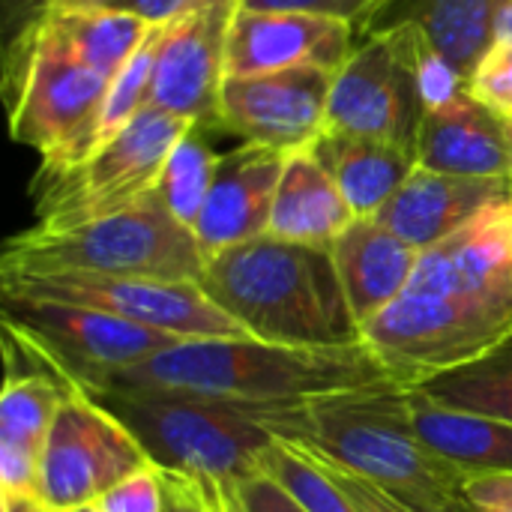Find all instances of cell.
Wrapping results in <instances>:
<instances>
[{
	"mask_svg": "<svg viewBox=\"0 0 512 512\" xmlns=\"http://www.w3.org/2000/svg\"><path fill=\"white\" fill-rule=\"evenodd\" d=\"M384 384L399 381L366 342L282 345L252 336H228L177 342L147 363L120 372L102 390L138 387L255 405H306Z\"/></svg>",
	"mask_w": 512,
	"mask_h": 512,
	"instance_id": "1",
	"label": "cell"
},
{
	"mask_svg": "<svg viewBox=\"0 0 512 512\" xmlns=\"http://www.w3.org/2000/svg\"><path fill=\"white\" fill-rule=\"evenodd\" d=\"M198 285L252 339L282 345L363 342L330 249L264 234L210 258Z\"/></svg>",
	"mask_w": 512,
	"mask_h": 512,
	"instance_id": "2",
	"label": "cell"
},
{
	"mask_svg": "<svg viewBox=\"0 0 512 512\" xmlns=\"http://www.w3.org/2000/svg\"><path fill=\"white\" fill-rule=\"evenodd\" d=\"M99 399L141 441L156 468L237 483L258 474L261 453L279 438L309 435L306 405H255L171 390L114 387Z\"/></svg>",
	"mask_w": 512,
	"mask_h": 512,
	"instance_id": "3",
	"label": "cell"
},
{
	"mask_svg": "<svg viewBox=\"0 0 512 512\" xmlns=\"http://www.w3.org/2000/svg\"><path fill=\"white\" fill-rule=\"evenodd\" d=\"M312 447L348 465L414 512H474L471 474L438 456L414 429L405 384L306 405Z\"/></svg>",
	"mask_w": 512,
	"mask_h": 512,
	"instance_id": "4",
	"label": "cell"
},
{
	"mask_svg": "<svg viewBox=\"0 0 512 512\" xmlns=\"http://www.w3.org/2000/svg\"><path fill=\"white\" fill-rule=\"evenodd\" d=\"M207 255L153 189L138 204L69 228L30 225L6 240L0 273H81L201 282Z\"/></svg>",
	"mask_w": 512,
	"mask_h": 512,
	"instance_id": "5",
	"label": "cell"
},
{
	"mask_svg": "<svg viewBox=\"0 0 512 512\" xmlns=\"http://www.w3.org/2000/svg\"><path fill=\"white\" fill-rule=\"evenodd\" d=\"M111 78L96 72L45 18L3 42L9 132L51 168L66 159L99 111Z\"/></svg>",
	"mask_w": 512,
	"mask_h": 512,
	"instance_id": "6",
	"label": "cell"
},
{
	"mask_svg": "<svg viewBox=\"0 0 512 512\" xmlns=\"http://www.w3.org/2000/svg\"><path fill=\"white\" fill-rule=\"evenodd\" d=\"M510 336L512 288L480 294L405 291L363 327V342L405 387L468 366Z\"/></svg>",
	"mask_w": 512,
	"mask_h": 512,
	"instance_id": "7",
	"label": "cell"
},
{
	"mask_svg": "<svg viewBox=\"0 0 512 512\" xmlns=\"http://www.w3.org/2000/svg\"><path fill=\"white\" fill-rule=\"evenodd\" d=\"M195 123L147 105L114 141L66 171H36L30 180L33 225L69 228L120 213L147 198L159 174Z\"/></svg>",
	"mask_w": 512,
	"mask_h": 512,
	"instance_id": "8",
	"label": "cell"
},
{
	"mask_svg": "<svg viewBox=\"0 0 512 512\" xmlns=\"http://www.w3.org/2000/svg\"><path fill=\"white\" fill-rule=\"evenodd\" d=\"M3 327L15 330L54 372L87 393L102 390L111 378L147 363L159 351L186 342L99 309L54 300L3 297Z\"/></svg>",
	"mask_w": 512,
	"mask_h": 512,
	"instance_id": "9",
	"label": "cell"
},
{
	"mask_svg": "<svg viewBox=\"0 0 512 512\" xmlns=\"http://www.w3.org/2000/svg\"><path fill=\"white\" fill-rule=\"evenodd\" d=\"M0 291L12 300H54L87 306L123 321L171 333L177 339H228L249 336L222 312L198 282L117 279L81 273H0Z\"/></svg>",
	"mask_w": 512,
	"mask_h": 512,
	"instance_id": "10",
	"label": "cell"
},
{
	"mask_svg": "<svg viewBox=\"0 0 512 512\" xmlns=\"http://www.w3.org/2000/svg\"><path fill=\"white\" fill-rule=\"evenodd\" d=\"M150 465L129 426L87 390L69 384L42 453L39 501L51 512L90 510L117 483Z\"/></svg>",
	"mask_w": 512,
	"mask_h": 512,
	"instance_id": "11",
	"label": "cell"
},
{
	"mask_svg": "<svg viewBox=\"0 0 512 512\" xmlns=\"http://www.w3.org/2000/svg\"><path fill=\"white\" fill-rule=\"evenodd\" d=\"M426 99L405 30L357 42L333 78L327 129L369 135L417 153Z\"/></svg>",
	"mask_w": 512,
	"mask_h": 512,
	"instance_id": "12",
	"label": "cell"
},
{
	"mask_svg": "<svg viewBox=\"0 0 512 512\" xmlns=\"http://www.w3.org/2000/svg\"><path fill=\"white\" fill-rule=\"evenodd\" d=\"M240 0H207L165 24L153 66L150 105L195 126L222 129V87L228 78V36Z\"/></svg>",
	"mask_w": 512,
	"mask_h": 512,
	"instance_id": "13",
	"label": "cell"
},
{
	"mask_svg": "<svg viewBox=\"0 0 512 512\" xmlns=\"http://www.w3.org/2000/svg\"><path fill=\"white\" fill-rule=\"evenodd\" d=\"M333 78L336 72L324 69L228 75L222 87V129L285 156L312 150L327 132Z\"/></svg>",
	"mask_w": 512,
	"mask_h": 512,
	"instance_id": "14",
	"label": "cell"
},
{
	"mask_svg": "<svg viewBox=\"0 0 512 512\" xmlns=\"http://www.w3.org/2000/svg\"><path fill=\"white\" fill-rule=\"evenodd\" d=\"M357 48L354 24L297 9L240 6L228 36V75H270L288 69L339 72Z\"/></svg>",
	"mask_w": 512,
	"mask_h": 512,
	"instance_id": "15",
	"label": "cell"
},
{
	"mask_svg": "<svg viewBox=\"0 0 512 512\" xmlns=\"http://www.w3.org/2000/svg\"><path fill=\"white\" fill-rule=\"evenodd\" d=\"M3 330L6 345L21 354V366L6 360V384L0 396V492L39 498L42 453L69 393V381L15 330Z\"/></svg>",
	"mask_w": 512,
	"mask_h": 512,
	"instance_id": "16",
	"label": "cell"
},
{
	"mask_svg": "<svg viewBox=\"0 0 512 512\" xmlns=\"http://www.w3.org/2000/svg\"><path fill=\"white\" fill-rule=\"evenodd\" d=\"M285 159V153L249 141L219 156L213 186L192 225L207 261L267 234Z\"/></svg>",
	"mask_w": 512,
	"mask_h": 512,
	"instance_id": "17",
	"label": "cell"
},
{
	"mask_svg": "<svg viewBox=\"0 0 512 512\" xmlns=\"http://www.w3.org/2000/svg\"><path fill=\"white\" fill-rule=\"evenodd\" d=\"M512 288V198L486 207L456 234L420 255L405 291L480 294Z\"/></svg>",
	"mask_w": 512,
	"mask_h": 512,
	"instance_id": "18",
	"label": "cell"
},
{
	"mask_svg": "<svg viewBox=\"0 0 512 512\" xmlns=\"http://www.w3.org/2000/svg\"><path fill=\"white\" fill-rule=\"evenodd\" d=\"M512 180L501 177H456L420 168L378 210V222L426 252L480 216L486 207L510 201Z\"/></svg>",
	"mask_w": 512,
	"mask_h": 512,
	"instance_id": "19",
	"label": "cell"
},
{
	"mask_svg": "<svg viewBox=\"0 0 512 512\" xmlns=\"http://www.w3.org/2000/svg\"><path fill=\"white\" fill-rule=\"evenodd\" d=\"M417 162L456 177L512 180V117L486 108L465 90L453 102L426 111Z\"/></svg>",
	"mask_w": 512,
	"mask_h": 512,
	"instance_id": "20",
	"label": "cell"
},
{
	"mask_svg": "<svg viewBox=\"0 0 512 512\" xmlns=\"http://www.w3.org/2000/svg\"><path fill=\"white\" fill-rule=\"evenodd\" d=\"M330 252L360 330L405 294L423 255L375 216L354 219Z\"/></svg>",
	"mask_w": 512,
	"mask_h": 512,
	"instance_id": "21",
	"label": "cell"
},
{
	"mask_svg": "<svg viewBox=\"0 0 512 512\" xmlns=\"http://www.w3.org/2000/svg\"><path fill=\"white\" fill-rule=\"evenodd\" d=\"M495 18L498 0H387L360 30L357 42L411 27L468 81L495 45Z\"/></svg>",
	"mask_w": 512,
	"mask_h": 512,
	"instance_id": "22",
	"label": "cell"
},
{
	"mask_svg": "<svg viewBox=\"0 0 512 512\" xmlns=\"http://www.w3.org/2000/svg\"><path fill=\"white\" fill-rule=\"evenodd\" d=\"M354 219L357 213L348 198L312 150H300L285 159L267 228L270 237L330 249Z\"/></svg>",
	"mask_w": 512,
	"mask_h": 512,
	"instance_id": "23",
	"label": "cell"
},
{
	"mask_svg": "<svg viewBox=\"0 0 512 512\" xmlns=\"http://www.w3.org/2000/svg\"><path fill=\"white\" fill-rule=\"evenodd\" d=\"M312 153L336 180L357 219L378 216L420 165L411 147L339 129H327L312 144Z\"/></svg>",
	"mask_w": 512,
	"mask_h": 512,
	"instance_id": "24",
	"label": "cell"
},
{
	"mask_svg": "<svg viewBox=\"0 0 512 512\" xmlns=\"http://www.w3.org/2000/svg\"><path fill=\"white\" fill-rule=\"evenodd\" d=\"M408 408L420 438L468 474H512V420L447 408L408 387Z\"/></svg>",
	"mask_w": 512,
	"mask_h": 512,
	"instance_id": "25",
	"label": "cell"
},
{
	"mask_svg": "<svg viewBox=\"0 0 512 512\" xmlns=\"http://www.w3.org/2000/svg\"><path fill=\"white\" fill-rule=\"evenodd\" d=\"M96 72L114 78L141 48L150 27L147 21L99 6V9H57L42 15ZM39 21V18H36Z\"/></svg>",
	"mask_w": 512,
	"mask_h": 512,
	"instance_id": "26",
	"label": "cell"
},
{
	"mask_svg": "<svg viewBox=\"0 0 512 512\" xmlns=\"http://www.w3.org/2000/svg\"><path fill=\"white\" fill-rule=\"evenodd\" d=\"M411 390H420L447 408L512 420V336L480 360L426 378Z\"/></svg>",
	"mask_w": 512,
	"mask_h": 512,
	"instance_id": "27",
	"label": "cell"
},
{
	"mask_svg": "<svg viewBox=\"0 0 512 512\" xmlns=\"http://www.w3.org/2000/svg\"><path fill=\"white\" fill-rule=\"evenodd\" d=\"M258 471L273 477L306 512H357L303 441L279 438L261 453Z\"/></svg>",
	"mask_w": 512,
	"mask_h": 512,
	"instance_id": "28",
	"label": "cell"
},
{
	"mask_svg": "<svg viewBox=\"0 0 512 512\" xmlns=\"http://www.w3.org/2000/svg\"><path fill=\"white\" fill-rule=\"evenodd\" d=\"M216 165H219V156L213 153V147L207 144V135L201 126H192L180 144L171 150L162 174H159V183H156V192L159 198L165 201V207L186 225L192 228L204 201H207V192L213 186V177H216Z\"/></svg>",
	"mask_w": 512,
	"mask_h": 512,
	"instance_id": "29",
	"label": "cell"
},
{
	"mask_svg": "<svg viewBox=\"0 0 512 512\" xmlns=\"http://www.w3.org/2000/svg\"><path fill=\"white\" fill-rule=\"evenodd\" d=\"M468 93L486 108L512 117V39H495L468 78Z\"/></svg>",
	"mask_w": 512,
	"mask_h": 512,
	"instance_id": "30",
	"label": "cell"
},
{
	"mask_svg": "<svg viewBox=\"0 0 512 512\" xmlns=\"http://www.w3.org/2000/svg\"><path fill=\"white\" fill-rule=\"evenodd\" d=\"M303 444L312 450V456L318 459V465L333 477V483L348 495V501L354 504L357 512H414L408 510L402 501H396L393 495H387L384 489H378L375 483H369L366 477H360L357 471H351L348 465H342V462L330 459L327 453H321L318 447H312L309 441H303Z\"/></svg>",
	"mask_w": 512,
	"mask_h": 512,
	"instance_id": "31",
	"label": "cell"
},
{
	"mask_svg": "<svg viewBox=\"0 0 512 512\" xmlns=\"http://www.w3.org/2000/svg\"><path fill=\"white\" fill-rule=\"evenodd\" d=\"M162 507H165V489L156 465L126 477L93 504L96 512H162Z\"/></svg>",
	"mask_w": 512,
	"mask_h": 512,
	"instance_id": "32",
	"label": "cell"
},
{
	"mask_svg": "<svg viewBox=\"0 0 512 512\" xmlns=\"http://www.w3.org/2000/svg\"><path fill=\"white\" fill-rule=\"evenodd\" d=\"M384 3L387 0H240V6H246V9H297V12L342 18V21L354 24L357 36Z\"/></svg>",
	"mask_w": 512,
	"mask_h": 512,
	"instance_id": "33",
	"label": "cell"
},
{
	"mask_svg": "<svg viewBox=\"0 0 512 512\" xmlns=\"http://www.w3.org/2000/svg\"><path fill=\"white\" fill-rule=\"evenodd\" d=\"M165 489V507L162 512H222L216 483L204 477H189L180 471L156 468Z\"/></svg>",
	"mask_w": 512,
	"mask_h": 512,
	"instance_id": "34",
	"label": "cell"
},
{
	"mask_svg": "<svg viewBox=\"0 0 512 512\" xmlns=\"http://www.w3.org/2000/svg\"><path fill=\"white\" fill-rule=\"evenodd\" d=\"M234 504L240 512H306L273 477L249 474L237 483H228Z\"/></svg>",
	"mask_w": 512,
	"mask_h": 512,
	"instance_id": "35",
	"label": "cell"
},
{
	"mask_svg": "<svg viewBox=\"0 0 512 512\" xmlns=\"http://www.w3.org/2000/svg\"><path fill=\"white\" fill-rule=\"evenodd\" d=\"M114 0H3V42L33 24L36 18L57 9H99Z\"/></svg>",
	"mask_w": 512,
	"mask_h": 512,
	"instance_id": "36",
	"label": "cell"
},
{
	"mask_svg": "<svg viewBox=\"0 0 512 512\" xmlns=\"http://www.w3.org/2000/svg\"><path fill=\"white\" fill-rule=\"evenodd\" d=\"M468 501L474 512H512V474H471Z\"/></svg>",
	"mask_w": 512,
	"mask_h": 512,
	"instance_id": "37",
	"label": "cell"
},
{
	"mask_svg": "<svg viewBox=\"0 0 512 512\" xmlns=\"http://www.w3.org/2000/svg\"><path fill=\"white\" fill-rule=\"evenodd\" d=\"M201 3L207 0H114L111 9H120V12H129L147 24H174L180 21L183 15H189L192 9H198Z\"/></svg>",
	"mask_w": 512,
	"mask_h": 512,
	"instance_id": "38",
	"label": "cell"
},
{
	"mask_svg": "<svg viewBox=\"0 0 512 512\" xmlns=\"http://www.w3.org/2000/svg\"><path fill=\"white\" fill-rule=\"evenodd\" d=\"M0 507H3V512H51L39 498L12 495V492H0Z\"/></svg>",
	"mask_w": 512,
	"mask_h": 512,
	"instance_id": "39",
	"label": "cell"
},
{
	"mask_svg": "<svg viewBox=\"0 0 512 512\" xmlns=\"http://www.w3.org/2000/svg\"><path fill=\"white\" fill-rule=\"evenodd\" d=\"M495 39H512V0H498Z\"/></svg>",
	"mask_w": 512,
	"mask_h": 512,
	"instance_id": "40",
	"label": "cell"
},
{
	"mask_svg": "<svg viewBox=\"0 0 512 512\" xmlns=\"http://www.w3.org/2000/svg\"><path fill=\"white\" fill-rule=\"evenodd\" d=\"M81 512H96V510H93V507H90V510H81Z\"/></svg>",
	"mask_w": 512,
	"mask_h": 512,
	"instance_id": "41",
	"label": "cell"
}]
</instances>
